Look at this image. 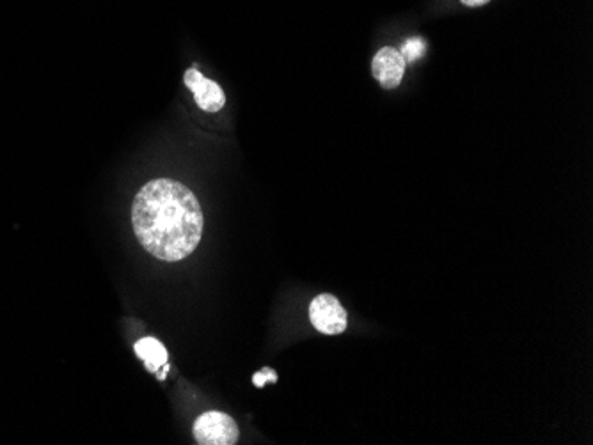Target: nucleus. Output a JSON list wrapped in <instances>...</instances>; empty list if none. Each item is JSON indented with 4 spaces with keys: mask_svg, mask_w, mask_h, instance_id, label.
Returning <instances> with one entry per match:
<instances>
[{
    "mask_svg": "<svg viewBox=\"0 0 593 445\" xmlns=\"http://www.w3.org/2000/svg\"><path fill=\"white\" fill-rule=\"evenodd\" d=\"M309 320L325 336H338L347 330L348 316L338 298L324 293L309 304Z\"/></svg>",
    "mask_w": 593,
    "mask_h": 445,
    "instance_id": "obj_2",
    "label": "nucleus"
},
{
    "mask_svg": "<svg viewBox=\"0 0 593 445\" xmlns=\"http://www.w3.org/2000/svg\"><path fill=\"white\" fill-rule=\"evenodd\" d=\"M253 382L256 387H263L267 382H277V375L272 369H263L261 373L253 376Z\"/></svg>",
    "mask_w": 593,
    "mask_h": 445,
    "instance_id": "obj_7",
    "label": "nucleus"
},
{
    "mask_svg": "<svg viewBox=\"0 0 593 445\" xmlns=\"http://www.w3.org/2000/svg\"><path fill=\"white\" fill-rule=\"evenodd\" d=\"M132 226L137 240L153 258L174 263L198 249L205 219L198 197L189 187L159 178L137 192Z\"/></svg>",
    "mask_w": 593,
    "mask_h": 445,
    "instance_id": "obj_1",
    "label": "nucleus"
},
{
    "mask_svg": "<svg viewBox=\"0 0 593 445\" xmlns=\"http://www.w3.org/2000/svg\"><path fill=\"white\" fill-rule=\"evenodd\" d=\"M464 6L467 8H480V6H485V4H489L491 0H460Z\"/></svg>",
    "mask_w": 593,
    "mask_h": 445,
    "instance_id": "obj_8",
    "label": "nucleus"
},
{
    "mask_svg": "<svg viewBox=\"0 0 593 445\" xmlns=\"http://www.w3.org/2000/svg\"><path fill=\"white\" fill-rule=\"evenodd\" d=\"M238 435L237 422L222 412H206L194 424V438L201 445L237 444Z\"/></svg>",
    "mask_w": 593,
    "mask_h": 445,
    "instance_id": "obj_3",
    "label": "nucleus"
},
{
    "mask_svg": "<svg viewBox=\"0 0 593 445\" xmlns=\"http://www.w3.org/2000/svg\"><path fill=\"white\" fill-rule=\"evenodd\" d=\"M183 82L194 94V102L199 109L215 114L226 105V94L222 91L221 86L214 80L203 77V73L196 68L185 71Z\"/></svg>",
    "mask_w": 593,
    "mask_h": 445,
    "instance_id": "obj_4",
    "label": "nucleus"
},
{
    "mask_svg": "<svg viewBox=\"0 0 593 445\" xmlns=\"http://www.w3.org/2000/svg\"><path fill=\"white\" fill-rule=\"evenodd\" d=\"M405 61L402 52L396 48L384 47L373 57L372 73L384 89H395L402 84L405 75Z\"/></svg>",
    "mask_w": 593,
    "mask_h": 445,
    "instance_id": "obj_5",
    "label": "nucleus"
},
{
    "mask_svg": "<svg viewBox=\"0 0 593 445\" xmlns=\"http://www.w3.org/2000/svg\"><path fill=\"white\" fill-rule=\"evenodd\" d=\"M134 350L135 355L143 360L144 366L151 373H157L160 367L166 366L169 359L166 346L155 337H144L141 341H137Z\"/></svg>",
    "mask_w": 593,
    "mask_h": 445,
    "instance_id": "obj_6",
    "label": "nucleus"
}]
</instances>
